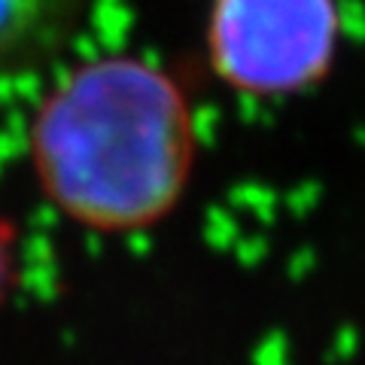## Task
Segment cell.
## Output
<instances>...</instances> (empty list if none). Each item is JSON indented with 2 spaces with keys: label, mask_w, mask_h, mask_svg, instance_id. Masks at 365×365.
Masks as SVG:
<instances>
[{
  "label": "cell",
  "mask_w": 365,
  "mask_h": 365,
  "mask_svg": "<svg viewBox=\"0 0 365 365\" xmlns=\"http://www.w3.org/2000/svg\"><path fill=\"white\" fill-rule=\"evenodd\" d=\"M43 195L91 232H143L186 195L195 119L182 86L137 55L73 67L31 122Z\"/></svg>",
  "instance_id": "6da1fadb"
},
{
  "label": "cell",
  "mask_w": 365,
  "mask_h": 365,
  "mask_svg": "<svg viewBox=\"0 0 365 365\" xmlns=\"http://www.w3.org/2000/svg\"><path fill=\"white\" fill-rule=\"evenodd\" d=\"M83 0H0V76L31 67L58 46Z\"/></svg>",
  "instance_id": "3957f363"
},
{
  "label": "cell",
  "mask_w": 365,
  "mask_h": 365,
  "mask_svg": "<svg viewBox=\"0 0 365 365\" xmlns=\"http://www.w3.org/2000/svg\"><path fill=\"white\" fill-rule=\"evenodd\" d=\"M338 34V0H213L207 58L241 95H302L332 71Z\"/></svg>",
  "instance_id": "7a4b0ae2"
},
{
  "label": "cell",
  "mask_w": 365,
  "mask_h": 365,
  "mask_svg": "<svg viewBox=\"0 0 365 365\" xmlns=\"http://www.w3.org/2000/svg\"><path fill=\"white\" fill-rule=\"evenodd\" d=\"M13 283H16V244L9 225L0 220V304L13 292Z\"/></svg>",
  "instance_id": "277c9868"
}]
</instances>
